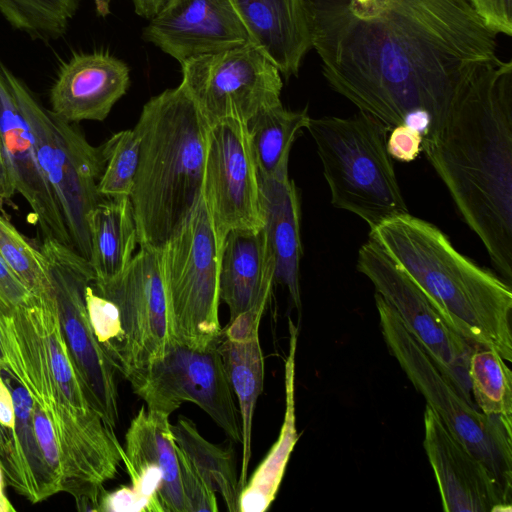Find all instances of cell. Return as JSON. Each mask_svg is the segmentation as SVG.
Masks as SVG:
<instances>
[{
    "instance_id": "1",
    "label": "cell",
    "mask_w": 512,
    "mask_h": 512,
    "mask_svg": "<svg viewBox=\"0 0 512 512\" xmlns=\"http://www.w3.org/2000/svg\"><path fill=\"white\" fill-rule=\"evenodd\" d=\"M329 86L389 132L444 122L497 42L469 0H299Z\"/></svg>"
},
{
    "instance_id": "2",
    "label": "cell",
    "mask_w": 512,
    "mask_h": 512,
    "mask_svg": "<svg viewBox=\"0 0 512 512\" xmlns=\"http://www.w3.org/2000/svg\"><path fill=\"white\" fill-rule=\"evenodd\" d=\"M428 161L496 270L512 280V63L480 64L444 122L422 142Z\"/></svg>"
},
{
    "instance_id": "3",
    "label": "cell",
    "mask_w": 512,
    "mask_h": 512,
    "mask_svg": "<svg viewBox=\"0 0 512 512\" xmlns=\"http://www.w3.org/2000/svg\"><path fill=\"white\" fill-rule=\"evenodd\" d=\"M209 126L182 84L143 106L134 126L140 151L129 196L140 246L161 250L199 204Z\"/></svg>"
},
{
    "instance_id": "4",
    "label": "cell",
    "mask_w": 512,
    "mask_h": 512,
    "mask_svg": "<svg viewBox=\"0 0 512 512\" xmlns=\"http://www.w3.org/2000/svg\"><path fill=\"white\" fill-rule=\"evenodd\" d=\"M388 256L473 346L512 360V289L458 252L435 225L406 213L370 230Z\"/></svg>"
},
{
    "instance_id": "5",
    "label": "cell",
    "mask_w": 512,
    "mask_h": 512,
    "mask_svg": "<svg viewBox=\"0 0 512 512\" xmlns=\"http://www.w3.org/2000/svg\"><path fill=\"white\" fill-rule=\"evenodd\" d=\"M5 369L49 419L59 445L62 491L86 493L118 474L123 447L83 387L56 379L25 303L0 311Z\"/></svg>"
},
{
    "instance_id": "6",
    "label": "cell",
    "mask_w": 512,
    "mask_h": 512,
    "mask_svg": "<svg viewBox=\"0 0 512 512\" xmlns=\"http://www.w3.org/2000/svg\"><path fill=\"white\" fill-rule=\"evenodd\" d=\"M307 129L335 208L357 215L370 230L408 213L386 148L389 130L379 121L359 111L311 118Z\"/></svg>"
},
{
    "instance_id": "7",
    "label": "cell",
    "mask_w": 512,
    "mask_h": 512,
    "mask_svg": "<svg viewBox=\"0 0 512 512\" xmlns=\"http://www.w3.org/2000/svg\"><path fill=\"white\" fill-rule=\"evenodd\" d=\"M375 303L384 341L414 388L450 433L487 467L500 488L512 498V422L488 416L467 401L377 293Z\"/></svg>"
},
{
    "instance_id": "8",
    "label": "cell",
    "mask_w": 512,
    "mask_h": 512,
    "mask_svg": "<svg viewBox=\"0 0 512 512\" xmlns=\"http://www.w3.org/2000/svg\"><path fill=\"white\" fill-rule=\"evenodd\" d=\"M7 80L32 134L41 170L59 202L72 248L89 261L88 218L105 198L98 190L105 160L102 147L46 108L24 81L5 68Z\"/></svg>"
},
{
    "instance_id": "9",
    "label": "cell",
    "mask_w": 512,
    "mask_h": 512,
    "mask_svg": "<svg viewBox=\"0 0 512 512\" xmlns=\"http://www.w3.org/2000/svg\"><path fill=\"white\" fill-rule=\"evenodd\" d=\"M222 246L203 197L160 250L171 340L194 348L218 342Z\"/></svg>"
},
{
    "instance_id": "10",
    "label": "cell",
    "mask_w": 512,
    "mask_h": 512,
    "mask_svg": "<svg viewBox=\"0 0 512 512\" xmlns=\"http://www.w3.org/2000/svg\"><path fill=\"white\" fill-rule=\"evenodd\" d=\"M217 343L194 348L171 340L160 360L128 381L147 409L170 416L183 403H194L241 444L240 410Z\"/></svg>"
},
{
    "instance_id": "11",
    "label": "cell",
    "mask_w": 512,
    "mask_h": 512,
    "mask_svg": "<svg viewBox=\"0 0 512 512\" xmlns=\"http://www.w3.org/2000/svg\"><path fill=\"white\" fill-rule=\"evenodd\" d=\"M39 250L76 371L91 405L115 429L119 418L117 371L94 335L84 299L85 286L94 282L92 267L72 247L53 238L42 239Z\"/></svg>"
},
{
    "instance_id": "12",
    "label": "cell",
    "mask_w": 512,
    "mask_h": 512,
    "mask_svg": "<svg viewBox=\"0 0 512 512\" xmlns=\"http://www.w3.org/2000/svg\"><path fill=\"white\" fill-rule=\"evenodd\" d=\"M357 269L394 309L442 374L472 403L468 364L474 346L453 328L420 287L371 238L359 249Z\"/></svg>"
},
{
    "instance_id": "13",
    "label": "cell",
    "mask_w": 512,
    "mask_h": 512,
    "mask_svg": "<svg viewBox=\"0 0 512 512\" xmlns=\"http://www.w3.org/2000/svg\"><path fill=\"white\" fill-rule=\"evenodd\" d=\"M181 67V84L209 124L227 118L247 123L281 102V74L253 44L203 55Z\"/></svg>"
},
{
    "instance_id": "14",
    "label": "cell",
    "mask_w": 512,
    "mask_h": 512,
    "mask_svg": "<svg viewBox=\"0 0 512 512\" xmlns=\"http://www.w3.org/2000/svg\"><path fill=\"white\" fill-rule=\"evenodd\" d=\"M202 197L221 246L232 230L264 227L259 174L245 122L227 118L210 124Z\"/></svg>"
},
{
    "instance_id": "15",
    "label": "cell",
    "mask_w": 512,
    "mask_h": 512,
    "mask_svg": "<svg viewBox=\"0 0 512 512\" xmlns=\"http://www.w3.org/2000/svg\"><path fill=\"white\" fill-rule=\"evenodd\" d=\"M92 285L119 312L124 334L119 373L128 380L160 360L171 341L160 250L140 246L120 275Z\"/></svg>"
},
{
    "instance_id": "16",
    "label": "cell",
    "mask_w": 512,
    "mask_h": 512,
    "mask_svg": "<svg viewBox=\"0 0 512 512\" xmlns=\"http://www.w3.org/2000/svg\"><path fill=\"white\" fill-rule=\"evenodd\" d=\"M142 37L181 65L252 44L230 0H172L150 20Z\"/></svg>"
},
{
    "instance_id": "17",
    "label": "cell",
    "mask_w": 512,
    "mask_h": 512,
    "mask_svg": "<svg viewBox=\"0 0 512 512\" xmlns=\"http://www.w3.org/2000/svg\"><path fill=\"white\" fill-rule=\"evenodd\" d=\"M424 449L446 512L511 511L512 498L487 467L461 444L434 411L424 412Z\"/></svg>"
},
{
    "instance_id": "18",
    "label": "cell",
    "mask_w": 512,
    "mask_h": 512,
    "mask_svg": "<svg viewBox=\"0 0 512 512\" xmlns=\"http://www.w3.org/2000/svg\"><path fill=\"white\" fill-rule=\"evenodd\" d=\"M0 61V142L13 185L29 204L42 239L53 238L72 247L57 200L39 165L29 126Z\"/></svg>"
},
{
    "instance_id": "19",
    "label": "cell",
    "mask_w": 512,
    "mask_h": 512,
    "mask_svg": "<svg viewBox=\"0 0 512 512\" xmlns=\"http://www.w3.org/2000/svg\"><path fill=\"white\" fill-rule=\"evenodd\" d=\"M130 86V69L102 51L74 54L50 89L51 111L69 123L103 121Z\"/></svg>"
},
{
    "instance_id": "20",
    "label": "cell",
    "mask_w": 512,
    "mask_h": 512,
    "mask_svg": "<svg viewBox=\"0 0 512 512\" xmlns=\"http://www.w3.org/2000/svg\"><path fill=\"white\" fill-rule=\"evenodd\" d=\"M266 305L259 304L229 320L217 343L241 416L242 456L238 480L241 491L248 481L253 415L264 386L259 328Z\"/></svg>"
},
{
    "instance_id": "21",
    "label": "cell",
    "mask_w": 512,
    "mask_h": 512,
    "mask_svg": "<svg viewBox=\"0 0 512 512\" xmlns=\"http://www.w3.org/2000/svg\"><path fill=\"white\" fill-rule=\"evenodd\" d=\"M274 272L264 227L235 229L227 234L220 256L219 297L229 308V320L268 303Z\"/></svg>"
},
{
    "instance_id": "22",
    "label": "cell",
    "mask_w": 512,
    "mask_h": 512,
    "mask_svg": "<svg viewBox=\"0 0 512 512\" xmlns=\"http://www.w3.org/2000/svg\"><path fill=\"white\" fill-rule=\"evenodd\" d=\"M251 42L289 79L312 48L299 0H230Z\"/></svg>"
},
{
    "instance_id": "23",
    "label": "cell",
    "mask_w": 512,
    "mask_h": 512,
    "mask_svg": "<svg viewBox=\"0 0 512 512\" xmlns=\"http://www.w3.org/2000/svg\"><path fill=\"white\" fill-rule=\"evenodd\" d=\"M6 373V372H5ZM15 409L14 431L6 436L0 465L7 483L32 503L60 491L47 467L33 427V400L26 389L6 373Z\"/></svg>"
},
{
    "instance_id": "24",
    "label": "cell",
    "mask_w": 512,
    "mask_h": 512,
    "mask_svg": "<svg viewBox=\"0 0 512 512\" xmlns=\"http://www.w3.org/2000/svg\"><path fill=\"white\" fill-rule=\"evenodd\" d=\"M264 229L274 258V281L286 287L297 309L301 308L299 265L300 203L289 177L260 179Z\"/></svg>"
},
{
    "instance_id": "25",
    "label": "cell",
    "mask_w": 512,
    "mask_h": 512,
    "mask_svg": "<svg viewBox=\"0 0 512 512\" xmlns=\"http://www.w3.org/2000/svg\"><path fill=\"white\" fill-rule=\"evenodd\" d=\"M171 425L169 415L142 407L125 435L122 462L153 464L161 468L164 512H186Z\"/></svg>"
},
{
    "instance_id": "26",
    "label": "cell",
    "mask_w": 512,
    "mask_h": 512,
    "mask_svg": "<svg viewBox=\"0 0 512 512\" xmlns=\"http://www.w3.org/2000/svg\"><path fill=\"white\" fill-rule=\"evenodd\" d=\"M289 353L285 361V414L279 437L240 494V512H264L274 501L298 440L295 416V355L298 328L289 320Z\"/></svg>"
},
{
    "instance_id": "27",
    "label": "cell",
    "mask_w": 512,
    "mask_h": 512,
    "mask_svg": "<svg viewBox=\"0 0 512 512\" xmlns=\"http://www.w3.org/2000/svg\"><path fill=\"white\" fill-rule=\"evenodd\" d=\"M88 226L93 283H104L127 268L138 244L129 197L105 198L90 213Z\"/></svg>"
},
{
    "instance_id": "28",
    "label": "cell",
    "mask_w": 512,
    "mask_h": 512,
    "mask_svg": "<svg viewBox=\"0 0 512 512\" xmlns=\"http://www.w3.org/2000/svg\"><path fill=\"white\" fill-rule=\"evenodd\" d=\"M311 117L307 108L293 111L281 102L257 112L247 123L249 141L260 179L288 176L292 145Z\"/></svg>"
},
{
    "instance_id": "29",
    "label": "cell",
    "mask_w": 512,
    "mask_h": 512,
    "mask_svg": "<svg viewBox=\"0 0 512 512\" xmlns=\"http://www.w3.org/2000/svg\"><path fill=\"white\" fill-rule=\"evenodd\" d=\"M175 445L194 464L209 487L219 493L229 512H240L239 473L231 446L216 445L202 436L185 416L171 425Z\"/></svg>"
},
{
    "instance_id": "30",
    "label": "cell",
    "mask_w": 512,
    "mask_h": 512,
    "mask_svg": "<svg viewBox=\"0 0 512 512\" xmlns=\"http://www.w3.org/2000/svg\"><path fill=\"white\" fill-rule=\"evenodd\" d=\"M468 378L471 396L480 411L512 422V373L494 348L474 346Z\"/></svg>"
},
{
    "instance_id": "31",
    "label": "cell",
    "mask_w": 512,
    "mask_h": 512,
    "mask_svg": "<svg viewBox=\"0 0 512 512\" xmlns=\"http://www.w3.org/2000/svg\"><path fill=\"white\" fill-rule=\"evenodd\" d=\"M79 4L80 0H0V13L14 29L50 42L66 33Z\"/></svg>"
},
{
    "instance_id": "32",
    "label": "cell",
    "mask_w": 512,
    "mask_h": 512,
    "mask_svg": "<svg viewBox=\"0 0 512 512\" xmlns=\"http://www.w3.org/2000/svg\"><path fill=\"white\" fill-rule=\"evenodd\" d=\"M105 165L98 183L104 198L129 197L139 162L140 138L126 129L112 135L102 146Z\"/></svg>"
},
{
    "instance_id": "33",
    "label": "cell",
    "mask_w": 512,
    "mask_h": 512,
    "mask_svg": "<svg viewBox=\"0 0 512 512\" xmlns=\"http://www.w3.org/2000/svg\"><path fill=\"white\" fill-rule=\"evenodd\" d=\"M0 254L13 274L30 294L53 289L39 248L31 244L15 226L0 214Z\"/></svg>"
},
{
    "instance_id": "34",
    "label": "cell",
    "mask_w": 512,
    "mask_h": 512,
    "mask_svg": "<svg viewBox=\"0 0 512 512\" xmlns=\"http://www.w3.org/2000/svg\"><path fill=\"white\" fill-rule=\"evenodd\" d=\"M84 299L94 335L117 372L123 362L124 334L119 312L112 301L100 295L92 283L84 288Z\"/></svg>"
},
{
    "instance_id": "35",
    "label": "cell",
    "mask_w": 512,
    "mask_h": 512,
    "mask_svg": "<svg viewBox=\"0 0 512 512\" xmlns=\"http://www.w3.org/2000/svg\"><path fill=\"white\" fill-rule=\"evenodd\" d=\"M175 448L186 512H217L219 508L216 493L187 455L176 445Z\"/></svg>"
},
{
    "instance_id": "36",
    "label": "cell",
    "mask_w": 512,
    "mask_h": 512,
    "mask_svg": "<svg viewBox=\"0 0 512 512\" xmlns=\"http://www.w3.org/2000/svg\"><path fill=\"white\" fill-rule=\"evenodd\" d=\"M33 427L43 459L62 492L61 458L56 435L49 419L35 404H33Z\"/></svg>"
},
{
    "instance_id": "37",
    "label": "cell",
    "mask_w": 512,
    "mask_h": 512,
    "mask_svg": "<svg viewBox=\"0 0 512 512\" xmlns=\"http://www.w3.org/2000/svg\"><path fill=\"white\" fill-rule=\"evenodd\" d=\"M389 133L386 148L392 159L408 163L418 157L423 142V136L419 131L401 124L392 128Z\"/></svg>"
},
{
    "instance_id": "38",
    "label": "cell",
    "mask_w": 512,
    "mask_h": 512,
    "mask_svg": "<svg viewBox=\"0 0 512 512\" xmlns=\"http://www.w3.org/2000/svg\"><path fill=\"white\" fill-rule=\"evenodd\" d=\"M485 25L495 34L512 35V0H469Z\"/></svg>"
},
{
    "instance_id": "39",
    "label": "cell",
    "mask_w": 512,
    "mask_h": 512,
    "mask_svg": "<svg viewBox=\"0 0 512 512\" xmlns=\"http://www.w3.org/2000/svg\"><path fill=\"white\" fill-rule=\"evenodd\" d=\"M30 292L13 274L0 254V311H10L23 304Z\"/></svg>"
},
{
    "instance_id": "40",
    "label": "cell",
    "mask_w": 512,
    "mask_h": 512,
    "mask_svg": "<svg viewBox=\"0 0 512 512\" xmlns=\"http://www.w3.org/2000/svg\"><path fill=\"white\" fill-rule=\"evenodd\" d=\"M15 420V409L11 390L0 370V426L5 436L14 431Z\"/></svg>"
},
{
    "instance_id": "41",
    "label": "cell",
    "mask_w": 512,
    "mask_h": 512,
    "mask_svg": "<svg viewBox=\"0 0 512 512\" xmlns=\"http://www.w3.org/2000/svg\"><path fill=\"white\" fill-rule=\"evenodd\" d=\"M16 193L0 142V208Z\"/></svg>"
},
{
    "instance_id": "42",
    "label": "cell",
    "mask_w": 512,
    "mask_h": 512,
    "mask_svg": "<svg viewBox=\"0 0 512 512\" xmlns=\"http://www.w3.org/2000/svg\"><path fill=\"white\" fill-rule=\"evenodd\" d=\"M172 0H132L135 13L151 20L160 13Z\"/></svg>"
},
{
    "instance_id": "43",
    "label": "cell",
    "mask_w": 512,
    "mask_h": 512,
    "mask_svg": "<svg viewBox=\"0 0 512 512\" xmlns=\"http://www.w3.org/2000/svg\"><path fill=\"white\" fill-rule=\"evenodd\" d=\"M5 478L0 465V512H14L15 508L5 494Z\"/></svg>"
},
{
    "instance_id": "44",
    "label": "cell",
    "mask_w": 512,
    "mask_h": 512,
    "mask_svg": "<svg viewBox=\"0 0 512 512\" xmlns=\"http://www.w3.org/2000/svg\"><path fill=\"white\" fill-rule=\"evenodd\" d=\"M97 14L106 17L110 13V4L112 0H93Z\"/></svg>"
},
{
    "instance_id": "45",
    "label": "cell",
    "mask_w": 512,
    "mask_h": 512,
    "mask_svg": "<svg viewBox=\"0 0 512 512\" xmlns=\"http://www.w3.org/2000/svg\"><path fill=\"white\" fill-rule=\"evenodd\" d=\"M5 442H6V436H5L3 429L0 426V455L4 449Z\"/></svg>"
},
{
    "instance_id": "46",
    "label": "cell",
    "mask_w": 512,
    "mask_h": 512,
    "mask_svg": "<svg viewBox=\"0 0 512 512\" xmlns=\"http://www.w3.org/2000/svg\"><path fill=\"white\" fill-rule=\"evenodd\" d=\"M4 369H5V357H4L2 344L0 341V370L3 371Z\"/></svg>"
}]
</instances>
